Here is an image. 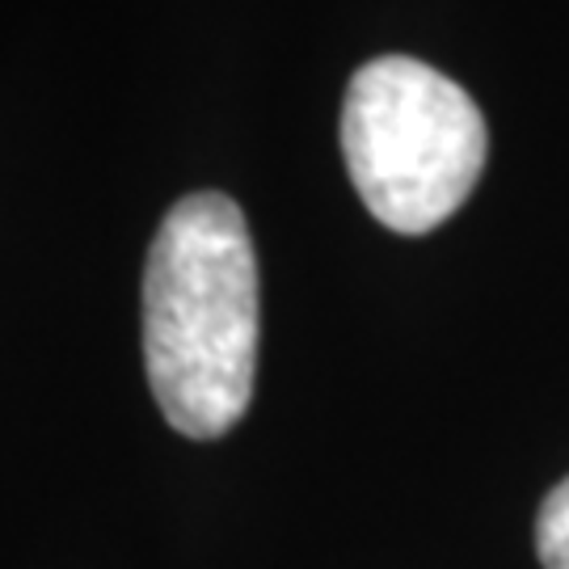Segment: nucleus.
I'll return each instance as SVG.
<instances>
[{
    "label": "nucleus",
    "mask_w": 569,
    "mask_h": 569,
    "mask_svg": "<svg viewBox=\"0 0 569 569\" xmlns=\"http://www.w3.org/2000/svg\"><path fill=\"white\" fill-rule=\"evenodd\" d=\"M258 253L241 207L199 190L169 207L143 266V363L186 439L237 427L258 376Z\"/></svg>",
    "instance_id": "nucleus-1"
},
{
    "label": "nucleus",
    "mask_w": 569,
    "mask_h": 569,
    "mask_svg": "<svg viewBox=\"0 0 569 569\" xmlns=\"http://www.w3.org/2000/svg\"><path fill=\"white\" fill-rule=\"evenodd\" d=\"M486 119L439 68L409 56L363 63L342 102V157L367 211L422 237L468 203L486 169Z\"/></svg>",
    "instance_id": "nucleus-2"
},
{
    "label": "nucleus",
    "mask_w": 569,
    "mask_h": 569,
    "mask_svg": "<svg viewBox=\"0 0 569 569\" xmlns=\"http://www.w3.org/2000/svg\"><path fill=\"white\" fill-rule=\"evenodd\" d=\"M536 552L545 569H569V477L549 489L536 515Z\"/></svg>",
    "instance_id": "nucleus-3"
}]
</instances>
